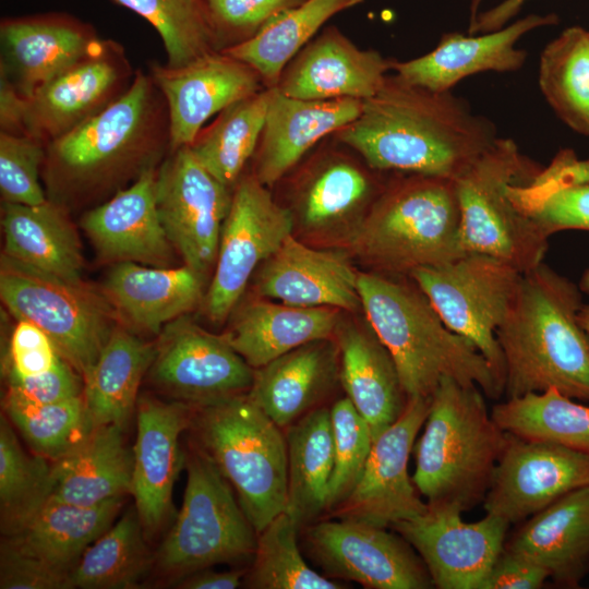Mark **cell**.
Wrapping results in <instances>:
<instances>
[{"mask_svg":"<svg viewBox=\"0 0 589 589\" xmlns=\"http://www.w3.org/2000/svg\"><path fill=\"white\" fill-rule=\"evenodd\" d=\"M334 135L377 172L453 180L500 137L492 121L452 91L434 92L395 74Z\"/></svg>","mask_w":589,"mask_h":589,"instance_id":"6da1fadb","label":"cell"},{"mask_svg":"<svg viewBox=\"0 0 589 589\" xmlns=\"http://www.w3.org/2000/svg\"><path fill=\"white\" fill-rule=\"evenodd\" d=\"M165 98L149 73L135 72L129 88L104 110L46 146L43 166L50 199L92 200L131 184L170 152Z\"/></svg>","mask_w":589,"mask_h":589,"instance_id":"7a4b0ae2","label":"cell"},{"mask_svg":"<svg viewBox=\"0 0 589 589\" xmlns=\"http://www.w3.org/2000/svg\"><path fill=\"white\" fill-rule=\"evenodd\" d=\"M582 296L578 284L543 262L522 273L496 330L506 398L555 388L589 402V333L578 320Z\"/></svg>","mask_w":589,"mask_h":589,"instance_id":"3957f363","label":"cell"},{"mask_svg":"<svg viewBox=\"0 0 589 589\" xmlns=\"http://www.w3.org/2000/svg\"><path fill=\"white\" fill-rule=\"evenodd\" d=\"M358 291L365 320L392 354L408 398H430L444 377L476 385L491 399L504 395L483 354L444 323L410 276L359 272Z\"/></svg>","mask_w":589,"mask_h":589,"instance_id":"277c9868","label":"cell"},{"mask_svg":"<svg viewBox=\"0 0 589 589\" xmlns=\"http://www.w3.org/2000/svg\"><path fill=\"white\" fill-rule=\"evenodd\" d=\"M483 395L476 385L444 377L431 396L412 476L428 504L466 512L483 503L508 440Z\"/></svg>","mask_w":589,"mask_h":589,"instance_id":"5b68a950","label":"cell"},{"mask_svg":"<svg viewBox=\"0 0 589 589\" xmlns=\"http://www.w3.org/2000/svg\"><path fill=\"white\" fill-rule=\"evenodd\" d=\"M385 185L356 225L351 244L374 272L410 276L467 254L461 211L453 179L401 173Z\"/></svg>","mask_w":589,"mask_h":589,"instance_id":"8992f818","label":"cell"},{"mask_svg":"<svg viewBox=\"0 0 589 589\" xmlns=\"http://www.w3.org/2000/svg\"><path fill=\"white\" fill-rule=\"evenodd\" d=\"M190 426L195 445L235 489L257 533L285 512L287 440L248 393L194 408Z\"/></svg>","mask_w":589,"mask_h":589,"instance_id":"52a82bcc","label":"cell"},{"mask_svg":"<svg viewBox=\"0 0 589 589\" xmlns=\"http://www.w3.org/2000/svg\"><path fill=\"white\" fill-rule=\"evenodd\" d=\"M542 167L514 140L498 137L455 180L466 253L490 255L520 273L543 262L549 238L509 194L512 184L531 181Z\"/></svg>","mask_w":589,"mask_h":589,"instance_id":"ba28073f","label":"cell"},{"mask_svg":"<svg viewBox=\"0 0 589 589\" xmlns=\"http://www.w3.org/2000/svg\"><path fill=\"white\" fill-rule=\"evenodd\" d=\"M184 466L183 503L156 553L157 570L176 582L213 565L252 562L257 532L230 483L197 446L184 455Z\"/></svg>","mask_w":589,"mask_h":589,"instance_id":"9c48e42d","label":"cell"},{"mask_svg":"<svg viewBox=\"0 0 589 589\" xmlns=\"http://www.w3.org/2000/svg\"><path fill=\"white\" fill-rule=\"evenodd\" d=\"M0 297L16 320L41 328L82 377L95 364L118 315L103 293L1 256Z\"/></svg>","mask_w":589,"mask_h":589,"instance_id":"30bf717a","label":"cell"},{"mask_svg":"<svg viewBox=\"0 0 589 589\" xmlns=\"http://www.w3.org/2000/svg\"><path fill=\"white\" fill-rule=\"evenodd\" d=\"M522 273L495 257L467 253L442 266L414 269L410 277L444 323L483 354L504 389L505 361L496 338Z\"/></svg>","mask_w":589,"mask_h":589,"instance_id":"8fae6325","label":"cell"},{"mask_svg":"<svg viewBox=\"0 0 589 589\" xmlns=\"http://www.w3.org/2000/svg\"><path fill=\"white\" fill-rule=\"evenodd\" d=\"M267 188L250 175L232 189L214 274L203 299L205 314L214 323L231 314L254 272L292 235V213Z\"/></svg>","mask_w":589,"mask_h":589,"instance_id":"7c38bea8","label":"cell"},{"mask_svg":"<svg viewBox=\"0 0 589 589\" xmlns=\"http://www.w3.org/2000/svg\"><path fill=\"white\" fill-rule=\"evenodd\" d=\"M231 189L199 161L190 146L170 151L157 169L158 214L184 265L206 279L215 267Z\"/></svg>","mask_w":589,"mask_h":589,"instance_id":"4fadbf2b","label":"cell"},{"mask_svg":"<svg viewBox=\"0 0 589 589\" xmlns=\"http://www.w3.org/2000/svg\"><path fill=\"white\" fill-rule=\"evenodd\" d=\"M304 546L325 575L371 589H429L434 585L416 550L399 534L348 519L312 522Z\"/></svg>","mask_w":589,"mask_h":589,"instance_id":"5bb4252c","label":"cell"},{"mask_svg":"<svg viewBox=\"0 0 589 589\" xmlns=\"http://www.w3.org/2000/svg\"><path fill=\"white\" fill-rule=\"evenodd\" d=\"M148 375L159 389L196 408L247 394L254 369L225 335L209 333L184 315L160 332Z\"/></svg>","mask_w":589,"mask_h":589,"instance_id":"9a60e30c","label":"cell"},{"mask_svg":"<svg viewBox=\"0 0 589 589\" xmlns=\"http://www.w3.org/2000/svg\"><path fill=\"white\" fill-rule=\"evenodd\" d=\"M134 75L123 47L104 39L96 51L22 97L20 133L48 144L108 107Z\"/></svg>","mask_w":589,"mask_h":589,"instance_id":"2e32d148","label":"cell"},{"mask_svg":"<svg viewBox=\"0 0 589 589\" xmlns=\"http://www.w3.org/2000/svg\"><path fill=\"white\" fill-rule=\"evenodd\" d=\"M461 513L428 504L421 515L392 526L416 550L440 589H480L504 549L510 526L491 514L467 522Z\"/></svg>","mask_w":589,"mask_h":589,"instance_id":"e0dca14e","label":"cell"},{"mask_svg":"<svg viewBox=\"0 0 589 589\" xmlns=\"http://www.w3.org/2000/svg\"><path fill=\"white\" fill-rule=\"evenodd\" d=\"M430 402L431 397L408 398L401 416L373 441L357 485L333 510L337 518L388 528L425 512L408 462Z\"/></svg>","mask_w":589,"mask_h":589,"instance_id":"ac0fdd59","label":"cell"},{"mask_svg":"<svg viewBox=\"0 0 589 589\" xmlns=\"http://www.w3.org/2000/svg\"><path fill=\"white\" fill-rule=\"evenodd\" d=\"M589 485V454L508 433L483 500L485 514L520 524Z\"/></svg>","mask_w":589,"mask_h":589,"instance_id":"d6986e66","label":"cell"},{"mask_svg":"<svg viewBox=\"0 0 589 589\" xmlns=\"http://www.w3.org/2000/svg\"><path fill=\"white\" fill-rule=\"evenodd\" d=\"M148 73L167 105L170 151L190 146L209 118L266 87L253 68L224 51L180 68L152 63Z\"/></svg>","mask_w":589,"mask_h":589,"instance_id":"ffe728a7","label":"cell"},{"mask_svg":"<svg viewBox=\"0 0 589 589\" xmlns=\"http://www.w3.org/2000/svg\"><path fill=\"white\" fill-rule=\"evenodd\" d=\"M104 39L68 14L48 13L1 21L0 79L23 98L96 51Z\"/></svg>","mask_w":589,"mask_h":589,"instance_id":"44dd1931","label":"cell"},{"mask_svg":"<svg viewBox=\"0 0 589 589\" xmlns=\"http://www.w3.org/2000/svg\"><path fill=\"white\" fill-rule=\"evenodd\" d=\"M157 169L145 170L131 184L82 216L81 227L100 259L113 264L172 265L175 249L157 208Z\"/></svg>","mask_w":589,"mask_h":589,"instance_id":"7402d4cb","label":"cell"},{"mask_svg":"<svg viewBox=\"0 0 589 589\" xmlns=\"http://www.w3.org/2000/svg\"><path fill=\"white\" fill-rule=\"evenodd\" d=\"M558 23L554 13L529 14L504 27L476 35L449 32L430 52L408 61H394L402 81L434 92H448L462 79L485 72H513L524 67L525 50L517 47L527 33Z\"/></svg>","mask_w":589,"mask_h":589,"instance_id":"603a6c76","label":"cell"},{"mask_svg":"<svg viewBox=\"0 0 589 589\" xmlns=\"http://www.w3.org/2000/svg\"><path fill=\"white\" fill-rule=\"evenodd\" d=\"M394 61L376 50L359 48L330 26L296 55L276 87L301 99L365 100L381 89Z\"/></svg>","mask_w":589,"mask_h":589,"instance_id":"cb8c5ba5","label":"cell"},{"mask_svg":"<svg viewBox=\"0 0 589 589\" xmlns=\"http://www.w3.org/2000/svg\"><path fill=\"white\" fill-rule=\"evenodd\" d=\"M193 411L194 407L178 400H137L131 494L147 531L157 530L171 508L173 484L184 464L179 437L190 426Z\"/></svg>","mask_w":589,"mask_h":589,"instance_id":"d4e9b609","label":"cell"},{"mask_svg":"<svg viewBox=\"0 0 589 589\" xmlns=\"http://www.w3.org/2000/svg\"><path fill=\"white\" fill-rule=\"evenodd\" d=\"M362 103L353 98L301 99L269 87L253 175L264 185H274L316 143L351 123Z\"/></svg>","mask_w":589,"mask_h":589,"instance_id":"484cf974","label":"cell"},{"mask_svg":"<svg viewBox=\"0 0 589 589\" xmlns=\"http://www.w3.org/2000/svg\"><path fill=\"white\" fill-rule=\"evenodd\" d=\"M358 275L345 254L317 250L290 235L261 266L259 292L300 308L362 309Z\"/></svg>","mask_w":589,"mask_h":589,"instance_id":"4316f807","label":"cell"},{"mask_svg":"<svg viewBox=\"0 0 589 589\" xmlns=\"http://www.w3.org/2000/svg\"><path fill=\"white\" fill-rule=\"evenodd\" d=\"M205 279L189 266L134 262L111 266L103 292L124 326L159 335L170 322L203 303Z\"/></svg>","mask_w":589,"mask_h":589,"instance_id":"83f0119b","label":"cell"},{"mask_svg":"<svg viewBox=\"0 0 589 589\" xmlns=\"http://www.w3.org/2000/svg\"><path fill=\"white\" fill-rule=\"evenodd\" d=\"M504 549L544 568L556 585L578 588L589 573V485L520 522Z\"/></svg>","mask_w":589,"mask_h":589,"instance_id":"f1b7e54d","label":"cell"},{"mask_svg":"<svg viewBox=\"0 0 589 589\" xmlns=\"http://www.w3.org/2000/svg\"><path fill=\"white\" fill-rule=\"evenodd\" d=\"M337 332L340 383L374 441L401 416L408 397L392 354L368 321Z\"/></svg>","mask_w":589,"mask_h":589,"instance_id":"f546056e","label":"cell"},{"mask_svg":"<svg viewBox=\"0 0 589 589\" xmlns=\"http://www.w3.org/2000/svg\"><path fill=\"white\" fill-rule=\"evenodd\" d=\"M124 428H94L70 453L52 462L50 500L94 507L131 493L133 449Z\"/></svg>","mask_w":589,"mask_h":589,"instance_id":"4dcf8cb0","label":"cell"},{"mask_svg":"<svg viewBox=\"0 0 589 589\" xmlns=\"http://www.w3.org/2000/svg\"><path fill=\"white\" fill-rule=\"evenodd\" d=\"M326 340L298 347L254 370L248 396L283 430L318 408L339 373L336 351Z\"/></svg>","mask_w":589,"mask_h":589,"instance_id":"1f68e13d","label":"cell"},{"mask_svg":"<svg viewBox=\"0 0 589 589\" xmlns=\"http://www.w3.org/2000/svg\"><path fill=\"white\" fill-rule=\"evenodd\" d=\"M339 326V310L253 301L235 315L225 335L231 347L259 369L309 342L328 339Z\"/></svg>","mask_w":589,"mask_h":589,"instance_id":"d6a6232c","label":"cell"},{"mask_svg":"<svg viewBox=\"0 0 589 589\" xmlns=\"http://www.w3.org/2000/svg\"><path fill=\"white\" fill-rule=\"evenodd\" d=\"M3 255L43 273L82 280L81 241L65 207L47 200L39 205L2 204Z\"/></svg>","mask_w":589,"mask_h":589,"instance_id":"836d02e7","label":"cell"},{"mask_svg":"<svg viewBox=\"0 0 589 589\" xmlns=\"http://www.w3.org/2000/svg\"><path fill=\"white\" fill-rule=\"evenodd\" d=\"M123 497L94 507L48 498L2 542L49 567L70 575L85 550L115 521Z\"/></svg>","mask_w":589,"mask_h":589,"instance_id":"e575fe53","label":"cell"},{"mask_svg":"<svg viewBox=\"0 0 589 589\" xmlns=\"http://www.w3.org/2000/svg\"><path fill=\"white\" fill-rule=\"evenodd\" d=\"M155 356V344L117 325L95 364L83 377V399L93 428H122L137 404L141 382Z\"/></svg>","mask_w":589,"mask_h":589,"instance_id":"d590c367","label":"cell"},{"mask_svg":"<svg viewBox=\"0 0 589 589\" xmlns=\"http://www.w3.org/2000/svg\"><path fill=\"white\" fill-rule=\"evenodd\" d=\"M288 492L285 512L300 529L327 509L334 468L330 409L318 407L287 428Z\"/></svg>","mask_w":589,"mask_h":589,"instance_id":"8d00e7d4","label":"cell"},{"mask_svg":"<svg viewBox=\"0 0 589 589\" xmlns=\"http://www.w3.org/2000/svg\"><path fill=\"white\" fill-rule=\"evenodd\" d=\"M374 178L351 159L332 154L301 184L297 212L309 230H328L356 216L362 219L383 191Z\"/></svg>","mask_w":589,"mask_h":589,"instance_id":"74e56055","label":"cell"},{"mask_svg":"<svg viewBox=\"0 0 589 589\" xmlns=\"http://www.w3.org/2000/svg\"><path fill=\"white\" fill-rule=\"evenodd\" d=\"M363 1L304 0L276 16L250 39L221 51L249 64L266 87H274L287 64L332 16Z\"/></svg>","mask_w":589,"mask_h":589,"instance_id":"f35d334b","label":"cell"},{"mask_svg":"<svg viewBox=\"0 0 589 589\" xmlns=\"http://www.w3.org/2000/svg\"><path fill=\"white\" fill-rule=\"evenodd\" d=\"M269 87L241 99L218 113L190 145L199 161L224 185L233 189L255 155L263 132Z\"/></svg>","mask_w":589,"mask_h":589,"instance_id":"ab89813d","label":"cell"},{"mask_svg":"<svg viewBox=\"0 0 589 589\" xmlns=\"http://www.w3.org/2000/svg\"><path fill=\"white\" fill-rule=\"evenodd\" d=\"M491 416L509 434L589 454V406L555 388L506 398Z\"/></svg>","mask_w":589,"mask_h":589,"instance_id":"60d3db41","label":"cell"},{"mask_svg":"<svg viewBox=\"0 0 589 589\" xmlns=\"http://www.w3.org/2000/svg\"><path fill=\"white\" fill-rule=\"evenodd\" d=\"M539 86L557 117L589 137V29L570 26L545 46Z\"/></svg>","mask_w":589,"mask_h":589,"instance_id":"b9f144b4","label":"cell"},{"mask_svg":"<svg viewBox=\"0 0 589 589\" xmlns=\"http://www.w3.org/2000/svg\"><path fill=\"white\" fill-rule=\"evenodd\" d=\"M136 510H129L83 553L69 575V588H135L152 560Z\"/></svg>","mask_w":589,"mask_h":589,"instance_id":"7bdbcfd3","label":"cell"},{"mask_svg":"<svg viewBox=\"0 0 589 589\" xmlns=\"http://www.w3.org/2000/svg\"><path fill=\"white\" fill-rule=\"evenodd\" d=\"M144 17L159 34L167 65L180 68L221 51L205 0H112Z\"/></svg>","mask_w":589,"mask_h":589,"instance_id":"ee69618b","label":"cell"},{"mask_svg":"<svg viewBox=\"0 0 589 589\" xmlns=\"http://www.w3.org/2000/svg\"><path fill=\"white\" fill-rule=\"evenodd\" d=\"M52 462L28 455L7 418L0 420L1 528L9 536L23 526L49 498Z\"/></svg>","mask_w":589,"mask_h":589,"instance_id":"f6af8a7d","label":"cell"},{"mask_svg":"<svg viewBox=\"0 0 589 589\" xmlns=\"http://www.w3.org/2000/svg\"><path fill=\"white\" fill-rule=\"evenodd\" d=\"M301 529L283 512L261 532L244 580L255 589H340L338 581L314 570L303 558L298 532Z\"/></svg>","mask_w":589,"mask_h":589,"instance_id":"bcb514c9","label":"cell"},{"mask_svg":"<svg viewBox=\"0 0 589 589\" xmlns=\"http://www.w3.org/2000/svg\"><path fill=\"white\" fill-rule=\"evenodd\" d=\"M4 410L34 454L55 462L77 446L94 429L83 395L55 404L29 402L5 395Z\"/></svg>","mask_w":589,"mask_h":589,"instance_id":"7dc6e473","label":"cell"},{"mask_svg":"<svg viewBox=\"0 0 589 589\" xmlns=\"http://www.w3.org/2000/svg\"><path fill=\"white\" fill-rule=\"evenodd\" d=\"M329 409L334 441V468L326 510L333 512L357 485L369 458L373 436L368 422L348 397L335 401Z\"/></svg>","mask_w":589,"mask_h":589,"instance_id":"c3c4849f","label":"cell"},{"mask_svg":"<svg viewBox=\"0 0 589 589\" xmlns=\"http://www.w3.org/2000/svg\"><path fill=\"white\" fill-rule=\"evenodd\" d=\"M47 143L23 133L0 132V193L3 203L39 205L48 199L39 182Z\"/></svg>","mask_w":589,"mask_h":589,"instance_id":"681fc988","label":"cell"},{"mask_svg":"<svg viewBox=\"0 0 589 589\" xmlns=\"http://www.w3.org/2000/svg\"><path fill=\"white\" fill-rule=\"evenodd\" d=\"M304 0H205L220 49L250 39L276 16Z\"/></svg>","mask_w":589,"mask_h":589,"instance_id":"f907efd6","label":"cell"},{"mask_svg":"<svg viewBox=\"0 0 589 589\" xmlns=\"http://www.w3.org/2000/svg\"><path fill=\"white\" fill-rule=\"evenodd\" d=\"M519 209L549 239L565 230L589 231V183L560 189Z\"/></svg>","mask_w":589,"mask_h":589,"instance_id":"816d5d0a","label":"cell"},{"mask_svg":"<svg viewBox=\"0 0 589 589\" xmlns=\"http://www.w3.org/2000/svg\"><path fill=\"white\" fill-rule=\"evenodd\" d=\"M8 395L35 402L55 404L70 400L83 395V377L63 358L49 371L21 376L5 372Z\"/></svg>","mask_w":589,"mask_h":589,"instance_id":"f5cc1de1","label":"cell"},{"mask_svg":"<svg viewBox=\"0 0 589 589\" xmlns=\"http://www.w3.org/2000/svg\"><path fill=\"white\" fill-rule=\"evenodd\" d=\"M53 341L37 325L17 320L9 342L4 371L31 376L51 370L61 359Z\"/></svg>","mask_w":589,"mask_h":589,"instance_id":"db71d44e","label":"cell"},{"mask_svg":"<svg viewBox=\"0 0 589 589\" xmlns=\"http://www.w3.org/2000/svg\"><path fill=\"white\" fill-rule=\"evenodd\" d=\"M589 183V159H580L569 148L560 151L549 166H543L530 182L509 187L517 207L543 197L563 188Z\"/></svg>","mask_w":589,"mask_h":589,"instance_id":"11a10c76","label":"cell"},{"mask_svg":"<svg viewBox=\"0 0 589 589\" xmlns=\"http://www.w3.org/2000/svg\"><path fill=\"white\" fill-rule=\"evenodd\" d=\"M0 588L69 589V575L1 542Z\"/></svg>","mask_w":589,"mask_h":589,"instance_id":"9f6ffc18","label":"cell"},{"mask_svg":"<svg viewBox=\"0 0 589 589\" xmlns=\"http://www.w3.org/2000/svg\"><path fill=\"white\" fill-rule=\"evenodd\" d=\"M549 578L536 563L503 549L480 589H537Z\"/></svg>","mask_w":589,"mask_h":589,"instance_id":"6f0895ef","label":"cell"},{"mask_svg":"<svg viewBox=\"0 0 589 589\" xmlns=\"http://www.w3.org/2000/svg\"><path fill=\"white\" fill-rule=\"evenodd\" d=\"M245 574V569L218 572L208 567L179 579L176 585L182 589H236Z\"/></svg>","mask_w":589,"mask_h":589,"instance_id":"680465c9","label":"cell"},{"mask_svg":"<svg viewBox=\"0 0 589 589\" xmlns=\"http://www.w3.org/2000/svg\"><path fill=\"white\" fill-rule=\"evenodd\" d=\"M527 0H503L497 5L480 12L474 22L468 26L469 35L497 31L519 12Z\"/></svg>","mask_w":589,"mask_h":589,"instance_id":"91938a15","label":"cell"},{"mask_svg":"<svg viewBox=\"0 0 589 589\" xmlns=\"http://www.w3.org/2000/svg\"><path fill=\"white\" fill-rule=\"evenodd\" d=\"M581 326L589 333V303H584L578 312Z\"/></svg>","mask_w":589,"mask_h":589,"instance_id":"94428289","label":"cell"},{"mask_svg":"<svg viewBox=\"0 0 589 589\" xmlns=\"http://www.w3.org/2000/svg\"><path fill=\"white\" fill-rule=\"evenodd\" d=\"M483 2V0H470L469 5V25H471L478 14L480 13V5Z\"/></svg>","mask_w":589,"mask_h":589,"instance_id":"6125c7cd","label":"cell"},{"mask_svg":"<svg viewBox=\"0 0 589 589\" xmlns=\"http://www.w3.org/2000/svg\"><path fill=\"white\" fill-rule=\"evenodd\" d=\"M578 286L582 293L589 297V268L582 273Z\"/></svg>","mask_w":589,"mask_h":589,"instance_id":"be15d7a7","label":"cell"}]
</instances>
